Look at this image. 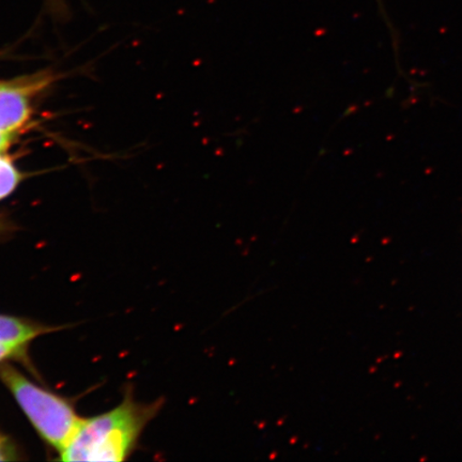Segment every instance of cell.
<instances>
[{"label": "cell", "mask_w": 462, "mask_h": 462, "mask_svg": "<svg viewBox=\"0 0 462 462\" xmlns=\"http://www.w3.org/2000/svg\"><path fill=\"white\" fill-rule=\"evenodd\" d=\"M20 181V171L8 157L0 152V200L8 198Z\"/></svg>", "instance_id": "5b68a950"}, {"label": "cell", "mask_w": 462, "mask_h": 462, "mask_svg": "<svg viewBox=\"0 0 462 462\" xmlns=\"http://www.w3.org/2000/svg\"><path fill=\"white\" fill-rule=\"evenodd\" d=\"M0 375L37 430L61 452L83 420L74 413L70 404L39 388L14 368L4 367Z\"/></svg>", "instance_id": "7a4b0ae2"}, {"label": "cell", "mask_w": 462, "mask_h": 462, "mask_svg": "<svg viewBox=\"0 0 462 462\" xmlns=\"http://www.w3.org/2000/svg\"><path fill=\"white\" fill-rule=\"evenodd\" d=\"M11 136L13 135L2 134L0 133V152H3L9 146Z\"/></svg>", "instance_id": "ba28073f"}, {"label": "cell", "mask_w": 462, "mask_h": 462, "mask_svg": "<svg viewBox=\"0 0 462 462\" xmlns=\"http://www.w3.org/2000/svg\"><path fill=\"white\" fill-rule=\"evenodd\" d=\"M46 78H28L0 83V133L13 135L32 114V97L45 85Z\"/></svg>", "instance_id": "3957f363"}, {"label": "cell", "mask_w": 462, "mask_h": 462, "mask_svg": "<svg viewBox=\"0 0 462 462\" xmlns=\"http://www.w3.org/2000/svg\"><path fill=\"white\" fill-rule=\"evenodd\" d=\"M143 418L131 402L79 425L61 450L63 461L124 460L143 426Z\"/></svg>", "instance_id": "6da1fadb"}, {"label": "cell", "mask_w": 462, "mask_h": 462, "mask_svg": "<svg viewBox=\"0 0 462 462\" xmlns=\"http://www.w3.org/2000/svg\"><path fill=\"white\" fill-rule=\"evenodd\" d=\"M23 346H13L0 344V361L7 359L9 356H14L21 354Z\"/></svg>", "instance_id": "8992f818"}, {"label": "cell", "mask_w": 462, "mask_h": 462, "mask_svg": "<svg viewBox=\"0 0 462 462\" xmlns=\"http://www.w3.org/2000/svg\"><path fill=\"white\" fill-rule=\"evenodd\" d=\"M14 453L11 450L7 443L0 438V461H8L14 459Z\"/></svg>", "instance_id": "52a82bcc"}, {"label": "cell", "mask_w": 462, "mask_h": 462, "mask_svg": "<svg viewBox=\"0 0 462 462\" xmlns=\"http://www.w3.org/2000/svg\"><path fill=\"white\" fill-rule=\"evenodd\" d=\"M42 332V328L24 321L0 315V344L24 346Z\"/></svg>", "instance_id": "277c9868"}]
</instances>
